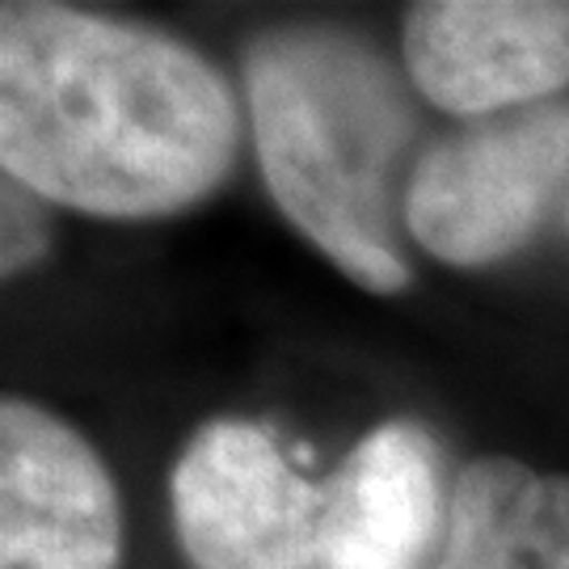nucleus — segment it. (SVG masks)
I'll return each mask as SVG.
<instances>
[{
  "label": "nucleus",
  "instance_id": "f257e3e1",
  "mask_svg": "<svg viewBox=\"0 0 569 569\" xmlns=\"http://www.w3.org/2000/svg\"><path fill=\"white\" fill-rule=\"evenodd\" d=\"M232 157L237 106L199 51L72 4L0 9V164L30 194L152 220L211 194Z\"/></svg>",
  "mask_w": 569,
  "mask_h": 569
},
{
  "label": "nucleus",
  "instance_id": "f03ea898",
  "mask_svg": "<svg viewBox=\"0 0 569 569\" xmlns=\"http://www.w3.org/2000/svg\"><path fill=\"white\" fill-rule=\"evenodd\" d=\"M173 523L194 569H418L439 528L435 443L385 422L308 481L270 427L216 418L173 468Z\"/></svg>",
  "mask_w": 569,
  "mask_h": 569
},
{
  "label": "nucleus",
  "instance_id": "7ed1b4c3",
  "mask_svg": "<svg viewBox=\"0 0 569 569\" xmlns=\"http://www.w3.org/2000/svg\"><path fill=\"white\" fill-rule=\"evenodd\" d=\"M262 178L283 216L367 291L397 296L409 262L392 173L413 140L406 84L338 26H274L244 51Z\"/></svg>",
  "mask_w": 569,
  "mask_h": 569
},
{
  "label": "nucleus",
  "instance_id": "20e7f679",
  "mask_svg": "<svg viewBox=\"0 0 569 569\" xmlns=\"http://www.w3.org/2000/svg\"><path fill=\"white\" fill-rule=\"evenodd\" d=\"M569 102L489 114L439 140L406 190V228L439 262L489 266L561 220Z\"/></svg>",
  "mask_w": 569,
  "mask_h": 569
},
{
  "label": "nucleus",
  "instance_id": "39448f33",
  "mask_svg": "<svg viewBox=\"0 0 569 569\" xmlns=\"http://www.w3.org/2000/svg\"><path fill=\"white\" fill-rule=\"evenodd\" d=\"M122 510L102 456L34 401L0 406V569H119Z\"/></svg>",
  "mask_w": 569,
  "mask_h": 569
},
{
  "label": "nucleus",
  "instance_id": "423d86ee",
  "mask_svg": "<svg viewBox=\"0 0 569 569\" xmlns=\"http://www.w3.org/2000/svg\"><path fill=\"white\" fill-rule=\"evenodd\" d=\"M401 56L448 114L528 110L569 84V0H427L409 9Z\"/></svg>",
  "mask_w": 569,
  "mask_h": 569
},
{
  "label": "nucleus",
  "instance_id": "0eeeda50",
  "mask_svg": "<svg viewBox=\"0 0 569 569\" xmlns=\"http://www.w3.org/2000/svg\"><path fill=\"white\" fill-rule=\"evenodd\" d=\"M430 569H569V477L481 456L460 468Z\"/></svg>",
  "mask_w": 569,
  "mask_h": 569
},
{
  "label": "nucleus",
  "instance_id": "6e6552de",
  "mask_svg": "<svg viewBox=\"0 0 569 569\" xmlns=\"http://www.w3.org/2000/svg\"><path fill=\"white\" fill-rule=\"evenodd\" d=\"M0 232H4V241H0V270H4V279L30 270L47 253V244H51L39 194H30L13 178H4V224H0Z\"/></svg>",
  "mask_w": 569,
  "mask_h": 569
},
{
  "label": "nucleus",
  "instance_id": "1a4fd4ad",
  "mask_svg": "<svg viewBox=\"0 0 569 569\" xmlns=\"http://www.w3.org/2000/svg\"><path fill=\"white\" fill-rule=\"evenodd\" d=\"M561 228L569 232V199H566V207H561Z\"/></svg>",
  "mask_w": 569,
  "mask_h": 569
}]
</instances>
